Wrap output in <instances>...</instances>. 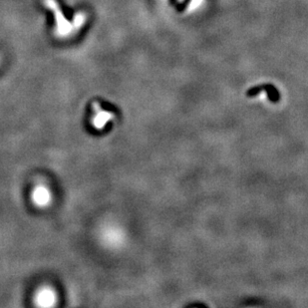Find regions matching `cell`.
Wrapping results in <instances>:
<instances>
[{"label":"cell","instance_id":"obj_1","mask_svg":"<svg viewBox=\"0 0 308 308\" xmlns=\"http://www.w3.org/2000/svg\"><path fill=\"white\" fill-rule=\"evenodd\" d=\"M44 5L47 6L55 16V34L60 38H68L73 34L77 33L81 27L85 24L87 20V15L84 12L76 14L72 21L65 18L63 12L61 11L59 4L56 0H43Z\"/></svg>","mask_w":308,"mask_h":308},{"label":"cell","instance_id":"obj_2","mask_svg":"<svg viewBox=\"0 0 308 308\" xmlns=\"http://www.w3.org/2000/svg\"><path fill=\"white\" fill-rule=\"evenodd\" d=\"M99 238L102 245L108 249H118L120 248L124 240L125 234L122 229L113 224H108L104 226L99 232Z\"/></svg>","mask_w":308,"mask_h":308},{"label":"cell","instance_id":"obj_3","mask_svg":"<svg viewBox=\"0 0 308 308\" xmlns=\"http://www.w3.org/2000/svg\"><path fill=\"white\" fill-rule=\"evenodd\" d=\"M31 202L38 209H47L51 206L53 195L50 188L44 183L36 184L31 192Z\"/></svg>","mask_w":308,"mask_h":308},{"label":"cell","instance_id":"obj_4","mask_svg":"<svg viewBox=\"0 0 308 308\" xmlns=\"http://www.w3.org/2000/svg\"><path fill=\"white\" fill-rule=\"evenodd\" d=\"M93 115L91 117V125L97 131L104 130L108 124L115 119V114L111 111H107L100 106L99 103L95 102L92 105Z\"/></svg>","mask_w":308,"mask_h":308},{"label":"cell","instance_id":"obj_5","mask_svg":"<svg viewBox=\"0 0 308 308\" xmlns=\"http://www.w3.org/2000/svg\"><path fill=\"white\" fill-rule=\"evenodd\" d=\"M57 301V292L49 285H43L34 294V303L39 307H53Z\"/></svg>","mask_w":308,"mask_h":308},{"label":"cell","instance_id":"obj_6","mask_svg":"<svg viewBox=\"0 0 308 308\" xmlns=\"http://www.w3.org/2000/svg\"><path fill=\"white\" fill-rule=\"evenodd\" d=\"M263 90H267L268 94H269V97L272 100V102H276V100L279 99V93H278V90L276 89V88L274 86H272L271 84H266L265 86H256L254 88H251L250 90H249L248 92V95L250 97L251 96H255L257 95L260 91H263Z\"/></svg>","mask_w":308,"mask_h":308},{"label":"cell","instance_id":"obj_7","mask_svg":"<svg viewBox=\"0 0 308 308\" xmlns=\"http://www.w3.org/2000/svg\"><path fill=\"white\" fill-rule=\"evenodd\" d=\"M192 1V0H182V1L177 2V4H175L173 7H174V9L177 12L183 13L190 6Z\"/></svg>","mask_w":308,"mask_h":308},{"label":"cell","instance_id":"obj_8","mask_svg":"<svg viewBox=\"0 0 308 308\" xmlns=\"http://www.w3.org/2000/svg\"><path fill=\"white\" fill-rule=\"evenodd\" d=\"M177 2H178V0H169L170 5L173 6V7L175 4H177Z\"/></svg>","mask_w":308,"mask_h":308}]
</instances>
